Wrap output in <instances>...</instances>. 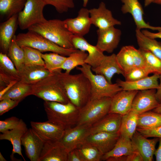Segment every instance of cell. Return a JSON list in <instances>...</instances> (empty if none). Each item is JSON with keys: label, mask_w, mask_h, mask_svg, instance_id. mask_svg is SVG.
Listing matches in <instances>:
<instances>
[{"label": "cell", "mask_w": 161, "mask_h": 161, "mask_svg": "<svg viewBox=\"0 0 161 161\" xmlns=\"http://www.w3.org/2000/svg\"><path fill=\"white\" fill-rule=\"evenodd\" d=\"M45 66L51 72L61 71L60 68L66 57L55 52L42 54Z\"/></svg>", "instance_id": "f35d334b"}, {"label": "cell", "mask_w": 161, "mask_h": 161, "mask_svg": "<svg viewBox=\"0 0 161 161\" xmlns=\"http://www.w3.org/2000/svg\"><path fill=\"white\" fill-rule=\"evenodd\" d=\"M160 75L154 74L139 80L134 81H123L118 79L116 81L118 85L123 90L138 91L155 89L159 86L158 80Z\"/></svg>", "instance_id": "4316f807"}, {"label": "cell", "mask_w": 161, "mask_h": 161, "mask_svg": "<svg viewBox=\"0 0 161 161\" xmlns=\"http://www.w3.org/2000/svg\"><path fill=\"white\" fill-rule=\"evenodd\" d=\"M16 36L15 35L12 39L7 54L18 71L24 64L25 53L23 48L17 43Z\"/></svg>", "instance_id": "d590c367"}, {"label": "cell", "mask_w": 161, "mask_h": 161, "mask_svg": "<svg viewBox=\"0 0 161 161\" xmlns=\"http://www.w3.org/2000/svg\"><path fill=\"white\" fill-rule=\"evenodd\" d=\"M159 142L158 147L154 153L156 161H161V138H159Z\"/></svg>", "instance_id": "f5cc1de1"}, {"label": "cell", "mask_w": 161, "mask_h": 161, "mask_svg": "<svg viewBox=\"0 0 161 161\" xmlns=\"http://www.w3.org/2000/svg\"><path fill=\"white\" fill-rule=\"evenodd\" d=\"M20 120L13 116L0 120V132L2 133L14 129L19 124Z\"/></svg>", "instance_id": "f6af8a7d"}, {"label": "cell", "mask_w": 161, "mask_h": 161, "mask_svg": "<svg viewBox=\"0 0 161 161\" xmlns=\"http://www.w3.org/2000/svg\"><path fill=\"white\" fill-rule=\"evenodd\" d=\"M0 76L11 80H19L18 72L6 54L0 53Z\"/></svg>", "instance_id": "d6a6232c"}, {"label": "cell", "mask_w": 161, "mask_h": 161, "mask_svg": "<svg viewBox=\"0 0 161 161\" xmlns=\"http://www.w3.org/2000/svg\"><path fill=\"white\" fill-rule=\"evenodd\" d=\"M135 32L139 48L149 50L161 60V42L146 36L141 30H136Z\"/></svg>", "instance_id": "1f68e13d"}, {"label": "cell", "mask_w": 161, "mask_h": 161, "mask_svg": "<svg viewBox=\"0 0 161 161\" xmlns=\"http://www.w3.org/2000/svg\"><path fill=\"white\" fill-rule=\"evenodd\" d=\"M21 47L24 52V64L45 66L44 62L42 57V53L40 51L28 46Z\"/></svg>", "instance_id": "60d3db41"}, {"label": "cell", "mask_w": 161, "mask_h": 161, "mask_svg": "<svg viewBox=\"0 0 161 161\" xmlns=\"http://www.w3.org/2000/svg\"><path fill=\"white\" fill-rule=\"evenodd\" d=\"M19 80H14L12 81L3 89L0 90V99Z\"/></svg>", "instance_id": "816d5d0a"}, {"label": "cell", "mask_w": 161, "mask_h": 161, "mask_svg": "<svg viewBox=\"0 0 161 161\" xmlns=\"http://www.w3.org/2000/svg\"><path fill=\"white\" fill-rule=\"evenodd\" d=\"M31 95L32 85L19 80L3 96L0 100L9 98L20 102L26 97Z\"/></svg>", "instance_id": "f1b7e54d"}, {"label": "cell", "mask_w": 161, "mask_h": 161, "mask_svg": "<svg viewBox=\"0 0 161 161\" xmlns=\"http://www.w3.org/2000/svg\"><path fill=\"white\" fill-rule=\"evenodd\" d=\"M122 116L115 113L108 114L91 125L90 134L100 132L112 133L119 132Z\"/></svg>", "instance_id": "cb8c5ba5"}, {"label": "cell", "mask_w": 161, "mask_h": 161, "mask_svg": "<svg viewBox=\"0 0 161 161\" xmlns=\"http://www.w3.org/2000/svg\"><path fill=\"white\" fill-rule=\"evenodd\" d=\"M69 31L74 35L83 36L90 31L92 24L89 10L82 8L79 11L77 16L64 20Z\"/></svg>", "instance_id": "e0dca14e"}, {"label": "cell", "mask_w": 161, "mask_h": 161, "mask_svg": "<svg viewBox=\"0 0 161 161\" xmlns=\"http://www.w3.org/2000/svg\"><path fill=\"white\" fill-rule=\"evenodd\" d=\"M120 136L119 132H98L90 134L87 137L84 142L95 146L103 155L113 148Z\"/></svg>", "instance_id": "ffe728a7"}, {"label": "cell", "mask_w": 161, "mask_h": 161, "mask_svg": "<svg viewBox=\"0 0 161 161\" xmlns=\"http://www.w3.org/2000/svg\"><path fill=\"white\" fill-rule=\"evenodd\" d=\"M153 111L161 113V103L155 108L153 109Z\"/></svg>", "instance_id": "9f6ffc18"}, {"label": "cell", "mask_w": 161, "mask_h": 161, "mask_svg": "<svg viewBox=\"0 0 161 161\" xmlns=\"http://www.w3.org/2000/svg\"><path fill=\"white\" fill-rule=\"evenodd\" d=\"M155 0H144V4L145 7L149 6L152 3H153Z\"/></svg>", "instance_id": "11a10c76"}, {"label": "cell", "mask_w": 161, "mask_h": 161, "mask_svg": "<svg viewBox=\"0 0 161 161\" xmlns=\"http://www.w3.org/2000/svg\"><path fill=\"white\" fill-rule=\"evenodd\" d=\"M31 128L45 142L60 141L65 129L62 126L48 121L44 122L31 121Z\"/></svg>", "instance_id": "4fadbf2b"}, {"label": "cell", "mask_w": 161, "mask_h": 161, "mask_svg": "<svg viewBox=\"0 0 161 161\" xmlns=\"http://www.w3.org/2000/svg\"><path fill=\"white\" fill-rule=\"evenodd\" d=\"M68 153L59 141L45 142L38 161H68Z\"/></svg>", "instance_id": "603a6c76"}, {"label": "cell", "mask_w": 161, "mask_h": 161, "mask_svg": "<svg viewBox=\"0 0 161 161\" xmlns=\"http://www.w3.org/2000/svg\"><path fill=\"white\" fill-rule=\"evenodd\" d=\"M138 115L132 111L122 116L119 131L120 136L131 139L137 130Z\"/></svg>", "instance_id": "f546056e"}, {"label": "cell", "mask_w": 161, "mask_h": 161, "mask_svg": "<svg viewBox=\"0 0 161 161\" xmlns=\"http://www.w3.org/2000/svg\"><path fill=\"white\" fill-rule=\"evenodd\" d=\"M28 31L25 33H19L16 36V41L20 47L28 46L38 50L41 52H51L65 56H69L77 49L62 47L40 34Z\"/></svg>", "instance_id": "8992f818"}, {"label": "cell", "mask_w": 161, "mask_h": 161, "mask_svg": "<svg viewBox=\"0 0 161 161\" xmlns=\"http://www.w3.org/2000/svg\"><path fill=\"white\" fill-rule=\"evenodd\" d=\"M21 141L27 157L31 161H38L44 141L32 128L23 136Z\"/></svg>", "instance_id": "2e32d148"}, {"label": "cell", "mask_w": 161, "mask_h": 161, "mask_svg": "<svg viewBox=\"0 0 161 161\" xmlns=\"http://www.w3.org/2000/svg\"><path fill=\"white\" fill-rule=\"evenodd\" d=\"M161 126V113L149 111L138 115V128L150 129Z\"/></svg>", "instance_id": "836d02e7"}, {"label": "cell", "mask_w": 161, "mask_h": 161, "mask_svg": "<svg viewBox=\"0 0 161 161\" xmlns=\"http://www.w3.org/2000/svg\"><path fill=\"white\" fill-rule=\"evenodd\" d=\"M27 0H0L1 16L7 20L23 9Z\"/></svg>", "instance_id": "4dcf8cb0"}, {"label": "cell", "mask_w": 161, "mask_h": 161, "mask_svg": "<svg viewBox=\"0 0 161 161\" xmlns=\"http://www.w3.org/2000/svg\"><path fill=\"white\" fill-rule=\"evenodd\" d=\"M83 6L84 7H86L88 3L89 0H83Z\"/></svg>", "instance_id": "680465c9"}, {"label": "cell", "mask_w": 161, "mask_h": 161, "mask_svg": "<svg viewBox=\"0 0 161 161\" xmlns=\"http://www.w3.org/2000/svg\"><path fill=\"white\" fill-rule=\"evenodd\" d=\"M137 131L146 138L153 137L161 138V126L150 129L137 128Z\"/></svg>", "instance_id": "7dc6e473"}, {"label": "cell", "mask_w": 161, "mask_h": 161, "mask_svg": "<svg viewBox=\"0 0 161 161\" xmlns=\"http://www.w3.org/2000/svg\"><path fill=\"white\" fill-rule=\"evenodd\" d=\"M139 49L144 57L145 68L149 73L161 75V60L148 49Z\"/></svg>", "instance_id": "8d00e7d4"}, {"label": "cell", "mask_w": 161, "mask_h": 161, "mask_svg": "<svg viewBox=\"0 0 161 161\" xmlns=\"http://www.w3.org/2000/svg\"><path fill=\"white\" fill-rule=\"evenodd\" d=\"M126 47L131 54L135 67L145 68V62L144 57L140 50L131 45Z\"/></svg>", "instance_id": "ee69618b"}, {"label": "cell", "mask_w": 161, "mask_h": 161, "mask_svg": "<svg viewBox=\"0 0 161 161\" xmlns=\"http://www.w3.org/2000/svg\"><path fill=\"white\" fill-rule=\"evenodd\" d=\"M135 151L131 139L120 136L113 148L103 156L102 161H106L110 158L127 156Z\"/></svg>", "instance_id": "83f0119b"}, {"label": "cell", "mask_w": 161, "mask_h": 161, "mask_svg": "<svg viewBox=\"0 0 161 161\" xmlns=\"http://www.w3.org/2000/svg\"><path fill=\"white\" fill-rule=\"evenodd\" d=\"M89 11L92 24L98 29H105L121 24L120 21L113 17L112 12L106 8L103 2L100 3L98 8L90 9Z\"/></svg>", "instance_id": "7c38bea8"}, {"label": "cell", "mask_w": 161, "mask_h": 161, "mask_svg": "<svg viewBox=\"0 0 161 161\" xmlns=\"http://www.w3.org/2000/svg\"><path fill=\"white\" fill-rule=\"evenodd\" d=\"M153 3L158 4H161V0H155Z\"/></svg>", "instance_id": "91938a15"}, {"label": "cell", "mask_w": 161, "mask_h": 161, "mask_svg": "<svg viewBox=\"0 0 161 161\" xmlns=\"http://www.w3.org/2000/svg\"><path fill=\"white\" fill-rule=\"evenodd\" d=\"M44 106L48 120L65 129L77 125L80 109L70 102L66 104L44 101Z\"/></svg>", "instance_id": "277c9868"}, {"label": "cell", "mask_w": 161, "mask_h": 161, "mask_svg": "<svg viewBox=\"0 0 161 161\" xmlns=\"http://www.w3.org/2000/svg\"><path fill=\"white\" fill-rule=\"evenodd\" d=\"M139 91L122 90L112 98L109 113H115L122 115L130 112L133 100Z\"/></svg>", "instance_id": "ac0fdd59"}, {"label": "cell", "mask_w": 161, "mask_h": 161, "mask_svg": "<svg viewBox=\"0 0 161 161\" xmlns=\"http://www.w3.org/2000/svg\"><path fill=\"white\" fill-rule=\"evenodd\" d=\"M0 161H6L7 160L4 157L1 153L0 152Z\"/></svg>", "instance_id": "6f0895ef"}, {"label": "cell", "mask_w": 161, "mask_h": 161, "mask_svg": "<svg viewBox=\"0 0 161 161\" xmlns=\"http://www.w3.org/2000/svg\"><path fill=\"white\" fill-rule=\"evenodd\" d=\"M147 138L136 130L131 140L135 150L140 154L144 161H151L153 160L156 145L159 138Z\"/></svg>", "instance_id": "d6986e66"}, {"label": "cell", "mask_w": 161, "mask_h": 161, "mask_svg": "<svg viewBox=\"0 0 161 161\" xmlns=\"http://www.w3.org/2000/svg\"><path fill=\"white\" fill-rule=\"evenodd\" d=\"M88 55V53L86 52L77 49L66 57L60 69L65 70L66 73L69 74L75 67L82 66L85 63V61Z\"/></svg>", "instance_id": "e575fe53"}, {"label": "cell", "mask_w": 161, "mask_h": 161, "mask_svg": "<svg viewBox=\"0 0 161 161\" xmlns=\"http://www.w3.org/2000/svg\"><path fill=\"white\" fill-rule=\"evenodd\" d=\"M68 161H84L80 153L75 148L68 153Z\"/></svg>", "instance_id": "c3c4849f"}, {"label": "cell", "mask_w": 161, "mask_h": 161, "mask_svg": "<svg viewBox=\"0 0 161 161\" xmlns=\"http://www.w3.org/2000/svg\"><path fill=\"white\" fill-rule=\"evenodd\" d=\"M91 69L95 74L103 75L111 83H112V79L114 74H121L123 75L124 74L117 62L115 54L109 56L105 55L97 67Z\"/></svg>", "instance_id": "d4e9b609"}, {"label": "cell", "mask_w": 161, "mask_h": 161, "mask_svg": "<svg viewBox=\"0 0 161 161\" xmlns=\"http://www.w3.org/2000/svg\"><path fill=\"white\" fill-rule=\"evenodd\" d=\"M80 153L84 161H102L103 155L95 146L84 142L76 148Z\"/></svg>", "instance_id": "74e56055"}, {"label": "cell", "mask_w": 161, "mask_h": 161, "mask_svg": "<svg viewBox=\"0 0 161 161\" xmlns=\"http://www.w3.org/2000/svg\"><path fill=\"white\" fill-rule=\"evenodd\" d=\"M123 4L121 10L123 14H130L136 26V29H148L153 30L161 31V27L152 26L146 23L143 18L144 14L142 5L138 0H120Z\"/></svg>", "instance_id": "30bf717a"}, {"label": "cell", "mask_w": 161, "mask_h": 161, "mask_svg": "<svg viewBox=\"0 0 161 161\" xmlns=\"http://www.w3.org/2000/svg\"><path fill=\"white\" fill-rule=\"evenodd\" d=\"M97 40L96 46L103 52L112 53L117 47L122 35L121 30L114 27L97 31Z\"/></svg>", "instance_id": "5bb4252c"}, {"label": "cell", "mask_w": 161, "mask_h": 161, "mask_svg": "<svg viewBox=\"0 0 161 161\" xmlns=\"http://www.w3.org/2000/svg\"><path fill=\"white\" fill-rule=\"evenodd\" d=\"M91 126L87 124L77 125L66 129L59 141L69 152L84 142L91 134Z\"/></svg>", "instance_id": "9c48e42d"}, {"label": "cell", "mask_w": 161, "mask_h": 161, "mask_svg": "<svg viewBox=\"0 0 161 161\" xmlns=\"http://www.w3.org/2000/svg\"><path fill=\"white\" fill-rule=\"evenodd\" d=\"M28 129L27 125L23 120L20 119L18 125L14 129L1 133L0 134V140H6L10 141L13 146L10 159L15 160L14 156L15 154H17L21 156L25 161L21 152V138Z\"/></svg>", "instance_id": "7402d4cb"}, {"label": "cell", "mask_w": 161, "mask_h": 161, "mask_svg": "<svg viewBox=\"0 0 161 161\" xmlns=\"http://www.w3.org/2000/svg\"><path fill=\"white\" fill-rule=\"evenodd\" d=\"M72 42L75 49L88 52L85 63L90 65L91 69L97 67L105 55L96 46L90 44L83 36L73 35Z\"/></svg>", "instance_id": "8fae6325"}, {"label": "cell", "mask_w": 161, "mask_h": 161, "mask_svg": "<svg viewBox=\"0 0 161 161\" xmlns=\"http://www.w3.org/2000/svg\"><path fill=\"white\" fill-rule=\"evenodd\" d=\"M20 102L9 98L1 100L0 102V115H2L17 106Z\"/></svg>", "instance_id": "bcb514c9"}, {"label": "cell", "mask_w": 161, "mask_h": 161, "mask_svg": "<svg viewBox=\"0 0 161 161\" xmlns=\"http://www.w3.org/2000/svg\"><path fill=\"white\" fill-rule=\"evenodd\" d=\"M59 76L71 103L80 109L90 100L91 84L83 73L71 75L61 71Z\"/></svg>", "instance_id": "6da1fadb"}, {"label": "cell", "mask_w": 161, "mask_h": 161, "mask_svg": "<svg viewBox=\"0 0 161 161\" xmlns=\"http://www.w3.org/2000/svg\"><path fill=\"white\" fill-rule=\"evenodd\" d=\"M141 31L145 35L150 38L154 39H161V31L156 33L151 32L147 29L142 30Z\"/></svg>", "instance_id": "f907efd6"}, {"label": "cell", "mask_w": 161, "mask_h": 161, "mask_svg": "<svg viewBox=\"0 0 161 161\" xmlns=\"http://www.w3.org/2000/svg\"><path fill=\"white\" fill-rule=\"evenodd\" d=\"M112 97H106L90 100L80 109L77 125H92L109 113Z\"/></svg>", "instance_id": "52a82bcc"}, {"label": "cell", "mask_w": 161, "mask_h": 161, "mask_svg": "<svg viewBox=\"0 0 161 161\" xmlns=\"http://www.w3.org/2000/svg\"><path fill=\"white\" fill-rule=\"evenodd\" d=\"M76 68L83 73L89 81L91 85L90 100L106 97L112 98L118 92L123 90L117 83H109L103 75L93 73L91 66L85 63L81 66H78Z\"/></svg>", "instance_id": "5b68a950"}, {"label": "cell", "mask_w": 161, "mask_h": 161, "mask_svg": "<svg viewBox=\"0 0 161 161\" xmlns=\"http://www.w3.org/2000/svg\"><path fill=\"white\" fill-rule=\"evenodd\" d=\"M46 5L54 6L60 13L66 12L69 9L74 7L73 0H42Z\"/></svg>", "instance_id": "b9f144b4"}, {"label": "cell", "mask_w": 161, "mask_h": 161, "mask_svg": "<svg viewBox=\"0 0 161 161\" xmlns=\"http://www.w3.org/2000/svg\"><path fill=\"white\" fill-rule=\"evenodd\" d=\"M28 30L40 34L62 47L75 49L72 42L73 34L67 27L64 20H47L32 26Z\"/></svg>", "instance_id": "7a4b0ae2"}, {"label": "cell", "mask_w": 161, "mask_h": 161, "mask_svg": "<svg viewBox=\"0 0 161 161\" xmlns=\"http://www.w3.org/2000/svg\"><path fill=\"white\" fill-rule=\"evenodd\" d=\"M18 14L15 15L0 24L1 52L7 54L11 41L15 35L18 25Z\"/></svg>", "instance_id": "484cf974"}, {"label": "cell", "mask_w": 161, "mask_h": 161, "mask_svg": "<svg viewBox=\"0 0 161 161\" xmlns=\"http://www.w3.org/2000/svg\"><path fill=\"white\" fill-rule=\"evenodd\" d=\"M126 161H144L140 154L137 151H135L132 154L126 156Z\"/></svg>", "instance_id": "681fc988"}, {"label": "cell", "mask_w": 161, "mask_h": 161, "mask_svg": "<svg viewBox=\"0 0 161 161\" xmlns=\"http://www.w3.org/2000/svg\"><path fill=\"white\" fill-rule=\"evenodd\" d=\"M149 74L145 68L135 67L123 75L125 81H134L148 76Z\"/></svg>", "instance_id": "7bdbcfd3"}, {"label": "cell", "mask_w": 161, "mask_h": 161, "mask_svg": "<svg viewBox=\"0 0 161 161\" xmlns=\"http://www.w3.org/2000/svg\"><path fill=\"white\" fill-rule=\"evenodd\" d=\"M19 80L32 85L51 74L45 66L24 64L18 71Z\"/></svg>", "instance_id": "44dd1931"}, {"label": "cell", "mask_w": 161, "mask_h": 161, "mask_svg": "<svg viewBox=\"0 0 161 161\" xmlns=\"http://www.w3.org/2000/svg\"><path fill=\"white\" fill-rule=\"evenodd\" d=\"M156 90L139 91L133 100L131 111L139 115L157 107L160 103L156 98Z\"/></svg>", "instance_id": "9a60e30c"}, {"label": "cell", "mask_w": 161, "mask_h": 161, "mask_svg": "<svg viewBox=\"0 0 161 161\" xmlns=\"http://www.w3.org/2000/svg\"><path fill=\"white\" fill-rule=\"evenodd\" d=\"M46 5L42 0H27L23 9L18 14V23L20 29H28L35 24L46 21L47 20L43 14Z\"/></svg>", "instance_id": "ba28073f"}, {"label": "cell", "mask_w": 161, "mask_h": 161, "mask_svg": "<svg viewBox=\"0 0 161 161\" xmlns=\"http://www.w3.org/2000/svg\"><path fill=\"white\" fill-rule=\"evenodd\" d=\"M159 79L160 83L158 88L156 89V97L157 100L160 103H161V75H160Z\"/></svg>", "instance_id": "db71d44e"}, {"label": "cell", "mask_w": 161, "mask_h": 161, "mask_svg": "<svg viewBox=\"0 0 161 161\" xmlns=\"http://www.w3.org/2000/svg\"><path fill=\"white\" fill-rule=\"evenodd\" d=\"M61 71L54 72L32 85V95L44 101L63 104L70 102L60 79L59 73Z\"/></svg>", "instance_id": "3957f363"}, {"label": "cell", "mask_w": 161, "mask_h": 161, "mask_svg": "<svg viewBox=\"0 0 161 161\" xmlns=\"http://www.w3.org/2000/svg\"><path fill=\"white\" fill-rule=\"evenodd\" d=\"M116 57L117 62L124 74L135 67L132 57L126 46L122 47L116 55Z\"/></svg>", "instance_id": "ab89813d"}]
</instances>
